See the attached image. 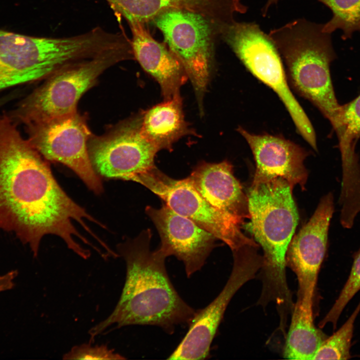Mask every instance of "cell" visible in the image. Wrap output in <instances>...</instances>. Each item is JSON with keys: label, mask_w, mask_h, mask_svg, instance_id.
<instances>
[{"label": "cell", "mask_w": 360, "mask_h": 360, "mask_svg": "<svg viewBox=\"0 0 360 360\" xmlns=\"http://www.w3.org/2000/svg\"><path fill=\"white\" fill-rule=\"evenodd\" d=\"M18 126L6 112L0 116V228L14 232L35 257L46 234L59 236L81 254L84 248L78 240H88L74 223L91 233L86 220L99 222L67 195Z\"/></svg>", "instance_id": "1"}, {"label": "cell", "mask_w": 360, "mask_h": 360, "mask_svg": "<svg viewBox=\"0 0 360 360\" xmlns=\"http://www.w3.org/2000/svg\"><path fill=\"white\" fill-rule=\"evenodd\" d=\"M152 236L148 228L118 246L126 264L125 282L111 314L89 330L90 342L99 334L127 326H158L172 334L176 326L190 323L196 310L172 283L165 254L158 248L150 250Z\"/></svg>", "instance_id": "2"}, {"label": "cell", "mask_w": 360, "mask_h": 360, "mask_svg": "<svg viewBox=\"0 0 360 360\" xmlns=\"http://www.w3.org/2000/svg\"><path fill=\"white\" fill-rule=\"evenodd\" d=\"M292 190L280 177L252 182L246 194L250 221L243 226L263 250L260 300L279 308L292 304L286 274V252L298 220Z\"/></svg>", "instance_id": "3"}, {"label": "cell", "mask_w": 360, "mask_h": 360, "mask_svg": "<svg viewBox=\"0 0 360 360\" xmlns=\"http://www.w3.org/2000/svg\"><path fill=\"white\" fill-rule=\"evenodd\" d=\"M322 28V24L298 18L272 30L268 35L285 63L289 84L318 108L339 138L342 106L336 98L330 71L334 54L330 34Z\"/></svg>", "instance_id": "4"}, {"label": "cell", "mask_w": 360, "mask_h": 360, "mask_svg": "<svg viewBox=\"0 0 360 360\" xmlns=\"http://www.w3.org/2000/svg\"><path fill=\"white\" fill-rule=\"evenodd\" d=\"M132 52L126 43L94 57L71 64L53 74L40 87L6 112L18 125L41 122L76 112L78 102L106 69L128 58Z\"/></svg>", "instance_id": "5"}, {"label": "cell", "mask_w": 360, "mask_h": 360, "mask_svg": "<svg viewBox=\"0 0 360 360\" xmlns=\"http://www.w3.org/2000/svg\"><path fill=\"white\" fill-rule=\"evenodd\" d=\"M223 34L226 41L246 68L276 94L298 132L312 148H316L314 128L290 89L282 58L268 34L254 22L235 21Z\"/></svg>", "instance_id": "6"}, {"label": "cell", "mask_w": 360, "mask_h": 360, "mask_svg": "<svg viewBox=\"0 0 360 360\" xmlns=\"http://www.w3.org/2000/svg\"><path fill=\"white\" fill-rule=\"evenodd\" d=\"M134 182L149 189L173 210L224 242L232 252L246 246H258L254 240L244 234L242 224L211 205L188 178L174 179L155 166L138 175Z\"/></svg>", "instance_id": "7"}, {"label": "cell", "mask_w": 360, "mask_h": 360, "mask_svg": "<svg viewBox=\"0 0 360 360\" xmlns=\"http://www.w3.org/2000/svg\"><path fill=\"white\" fill-rule=\"evenodd\" d=\"M154 20L190 80L202 114L213 62L212 30L209 21L202 13L183 9L165 11Z\"/></svg>", "instance_id": "8"}, {"label": "cell", "mask_w": 360, "mask_h": 360, "mask_svg": "<svg viewBox=\"0 0 360 360\" xmlns=\"http://www.w3.org/2000/svg\"><path fill=\"white\" fill-rule=\"evenodd\" d=\"M25 126L27 140L45 160L66 166L94 193L102 192L88 151L90 132L82 116L76 112Z\"/></svg>", "instance_id": "9"}, {"label": "cell", "mask_w": 360, "mask_h": 360, "mask_svg": "<svg viewBox=\"0 0 360 360\" xmlns=\"http://www.w3.org/2000/svg\"><path fill=\"white\" fill-rule=\"evenodd\" d=\"M258 246H246L233 251L234 262L230 277L222 290L206 307L196 310L184 338L168 360H204L210 356L226 310L236 292L254 278L261 269L262 256Z\"/></svg>", "instance_id": "10"}, {"label": "cell", "mask_w": 360, "mask_h": 360, "mask_svg": "<svg viewBox=\"0 0 360 360\" xmlns=\"http://www.w3.org/2000/svg\"><path fill=\"white\" fill-rule=\"evenodd\" d=\"M142 114L104 136L95 137L88 145L96 172L106 178L134 181L155 166L158 150L142 135Z\"/></svg>", "instance_id": "11"}, {"label": "cell", "mask_w": 360, "mask_h": 360, "mask_svg": "<svg viewBox=\"0 0 360 360\" xmlns=\"http://www.w3.org/2000/svg\"><path fill=\"white\" fill-rule=\"evenodd\" d=\"M66 50L58 38L35 37L0 30V91L50 76Z\"/></svg>", "instance_id": "12"}, {"label": "cell", "mask_w": 360, "mask_h": 360, "mask_svg": "<svg viewBox=\"0 0 360 360\" xmlns=\"http://www.w3.org/2000/svg\"><path fill=\"white\" fill-rule=\"evenodd\" d=\"M145 210L159 233L158 248L167 257L182 261L188 278L200 270L216 247V238L166 204L160 208L147 206Z\"/></svg>", "instance_id": "13"}, {"label": "cell", "mask_w": 360, "mask_h": 360, "mask_svg": "<svg viewBox=\"0 0 360 360\" xmlns=\"http://www.w3.org/2000/svg\"><path fill=\"white\" fill-rule=\"evenodd\" d=\"M334 210L333 195L330 192L321 198L310 220L292 238L288 245L286 264L297 277V298L314 297Z\"/></svg>", "instance_id": "14"}, {"label": "cell", "mask_w": 360, "mask_h": 360, "mask_svg": "<svg viewBox=\"0 0 360 360\" xmlns=\"http://www.w3.org/2000/svg\"><path fill=\"white\" fill-rule=\"evenodd\" d=\"M237 130L248 142L256 162L252 182L280 177L292 188L298 184L305 190L308 172L304 162L308 152L304 148L280 136L254 134L241 126Z\"/></svg>", "instance_id": "15"}, {"label": "cell", "mask_w": 360, "mask_h": 360, "mask_svg": "<svg viewBox=\"0 0 360 360\" xmlns=\"http://www.w3.org/2000/svg\"><path fill=\"white\" fill-rule=\"evenodd\" d=\"M196 191L211 205L244 226L250 218L246 195L235 178L232 164L202 162L187 177Z\"/></svg>", "instance_id": "16"}, {"label": "cell", "mask_w": 360, "mask_h": 360, "mask_svg": "<svg viewBox=\"0 0 360 360\" xmlns=\"http://www.w3.org/2000/svg\"><path fill=\"white\" fill-rule=\"evenodd\" d=\"M132 53L144 70L160 86L164 100L180 94V88L188 80L182 64L170 50L154 40L142 24L130 26Z\"/></svg>", "instance_id": "17"}, {"label": "cell", "mask_w": 360, "mask_h": 360, "mask_svg": "<svg viewBox=\"0 0 360 360\" xmlns=\"http://www.w3.org/2000/svg\"><path fill=\"white\" fill-rule=\"evenodd\" d=\"M140 130L144 138L158 151L171 150L178 140L192 134L184 120L180 94L144 112Z\"/></svg>", "instance_id": "18"}, {"label": "cell", "mask_w": 360, "mask_h": 360, "mask_svg": "<svg viewBox=\"0 0 360 360\" xmlns=\"http://www.w3.org/2000/svg\"><path fill=\"white\" fill-rule=\"evenodd\" d=\"M313 298H298L284 350V357L290 360H312L324 340L313 318Z\"/></svg>", "instance_id": "19"}, {"label": "cell", "mask_w": 360, "mask_h": 360, "mask_svg": "<svg viewBox=\"0 0 360 360\" xmlns=\"http://www.w3.org/2000/svg\"><path fill=\"white\" fill-rule=\"evenodd\" d=\"M342 133L339 139L342 166V187L346 190L360 188V167L354 152L360 137V95L342 106Z\"/></svg>", "instance_id": "20"}, {"label": "cell", "mask_w": 360, "mask_h": 360, "mask_svg": "<svg viewBox=\"0 0 360 360\" xmlns=\"http://www.w3.org/2000/svg\"><path fill=\"white\" fill-rule=\"evenodd\" d=\"M116 12L130 25L142 24L160 14L172 9H183L204 14L212 0H106Z\"/></svg>", "instance_id": "21"}, {"label": "cell", "mask_w": 360, "mask_h": 360, "mask_svg": "<svg viewBox=\"0 0 360 360\" xmlns=\"http://www.w3.org/2000/svg\"><path fill=\"white\" fill-rule=\"evenodd\" d=\"M332 12V17L322 24V30L330 34L336 30L343 32L344 39L350 38L356 31H360V0H317Z\"/></svg>", "instance_id": "22"}, {"label": "cell", "mask_w": 360, "mask_h": 360, "mask_svg": "<svg viewBox=\"0 0 360 360\" xmlns=\"http://www.w3.org/2000/svg\"><path fill=\"white\" fill-rule=\"evenodd\" d=\"M360 311V302L346 322L332 336L322 343L312 360H348L354 322Z\"/></svg>", "instance_id": "23"}, {"label": "cell", "mask_w": 360, "mask_h": 360, "mask_svg": "<svg viewBox=\"0 0 360 360\" xmlns=\"http://www.w3.org/2000/svg\"><path fill=\"white\" fill-rule=\"evenodd\" d=\"M360 290V249L356 254L348 278L334 304L326 316L320 322V327L327 323H332L334 328L336 326L338 320L342 310Z\"/></svg>", "instance_id": "24"}, {"label": "cell", "mask_w": 360, "mask_h": 360, "mask_svg": "<svg viewBox=\"0 0 360 360\" xmlns=\"http://www.w3.org/2000/svg\"><path fill=\"white\" fill-rule=\"evenodd\" d=\"M63 360H115L126 358L110 349L106 344L92 346L83 344L73 346L62 356Z\"/></svg>", "instance_id": "25"}, {"label": "cell", "mask_w": 360, "mask_h": 360, "mask_svg": "<svg viewBox=\"0 0 360 360\" xmlns=\"http://www.w3.org/2000/svg\"><path fill=\"white\" fill-rule=\"evenodd\" d=\"M17 274L16 270H12L0 276V292L9 290L14 287Z\"/></svg>", "instance_id": "26"}, {"label": "cell", "mask_w": 360, "mask_h": 360, "mask_svg": "<svg viewBox=\"0 0 360 360\" xmlns=\"http://www.w3.org/2000/svg\"><path fill=\"white\" fill-rule=\"evenodd\" d=\"M20 94V92L16 90L0 98V108L4 106L5 104L12 100L14 98H16Z\"/></svg>", "instance_id": "27"}, {"label": "cell", "mask_w": 360, "mask_h": 360, "mask_svg": "<svg viewBox=\"0 0 360 360\" xmlns=\"http://www.w3.org/2000/svg\"><path fill=\"white\" fill-rule=\"evenodd\" d=\"M278 0H268L265 6L263 8L264 10L266 12H268L270 8L274 4H276Z\"/></svg>", "instance_id": "28"}]
</instances>
